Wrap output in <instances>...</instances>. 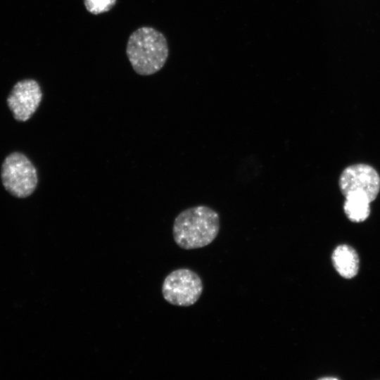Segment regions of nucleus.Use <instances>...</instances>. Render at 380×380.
Returning a JSON list of instances; mask_svg holds the SVG:
<instances>
[{"label":"nucleus","instance_id":"1","mask_svg":"<svg viewBox=\"0 0 380 380\" xmlns=\"http://www.w3.org/2000/svg\"><path fill=\"white\" fill-rule=\"evenodd\" d=\"M220 228L217 211L207 205H197L182 211L175 219L172 235L182 249L205 247L217 237Z\"/></svg>","mask_w":380,"mask_h":380},{"label":"nucleus","instance_id":"2","mask_svg":"<svg viewBox=\"0 0 380 380\" xmlns=\"http://www.w3.org/2000/svg\"><path fill=\"white\" fill-rule=\"evenodd\" d=\"M126 53L134 70L151 75L162 69L169 54L164 34L151 27H141L129 37Z\"/></svg>","mask_w":380,"mask_h":380},{"label":"nucleus","instance_id":"3","mask_svg":"<svg viewBox=\"0 0 380 380\" xmlns=\"http://www.w3.org/2000/svg\"><path fill=\"white\" fill-rule=\"evenodd\" d=\"M1 177L5 189L20 198L32 194L38 183L36 167L25 154L20 152H13L5 158Z\"/></svg>","mask_w":380,"mask_h":380},{"label":"nucleus","instance_id":"4","mask_svg":"<svg viewBox=\"0 0 380 380\" xmlns=\"http://www.w3.org/2000/svg\"><path fill=\"white\" fill-rule=\"evenodd\" d=\"M203 290L200 276L188 268H179L171 272L164 279L162 294L171 305L189 307L196 303Z\"/></svg>","mask_w":380,"mask_h":380},{"label":"nucleus","instance_id":"5","mask_svg":"<svg viewBox=\"0 0 380 380\" xmlns=\"http://www.w3.org/2000/svg\"><path fill=\"white\" fill-rule=\"evenodd\" d=\"M339 186L343 196L359 192L370 201L377 197L380 190V177L376 170L367 164H355L346 167L339 179Z\"/></svg>","mask_w":380,"mask_h":380},{"label":"nucleus","instance_id":"6","mask_svg":"<svg viewBox=\"0 0 380 380\" xmlns=\"http://www.w3.org/2000/svg\"><path fill=\"white\" fill-rule=\"evenodd\" d=\"M42 91L39 84L33 79L18 82L7 97V105L13 118L20 122L28 120L37 110Z\"/></svg>","mask_w":380,"mask_h":380},{"label":"nucleus","instance_id":"7","mask_svg":"<svg viewBox=\"0 0 380 380\" xmlns=\"http://www.w3.org/2000/svg\"><path fill=\"white\" fill-rule=\"evenodd\" d=\"M331 260L336 270L344 278L351 279L358 272V255L355 250L348 245L337 246L332 253Z\"/></svg>","mask_w":380,"mask_h":380},{"label":"nucleus","instance_id":"8","mask_svg":"<svg viewBox=\"0 0 380 380\" xmlns=\"http://www.w3.org/2000/svg\"><path fill=\"white\" fill-rule=\"evenodd\" d=\"M343 210L348 218L354 222L365 221L369 215L371 203L369 198L359 192H353L345 196Z\"/></svg>","mask_w":380,"mask_h":380},{"label":"nucleus","instance_id":"9","mask_svg":"<svg viewBox=\"0 0 380 380\" xmlns=\"http://www.w3.org/2000/svg\"><path fill=\"white\" fill-rule=\"evenodd\" d=\"M115 3L116 0H84L87 11L94 15L109 11Z\"/></svg>","mask_w":380,"mask_h":380}]
</instances>
